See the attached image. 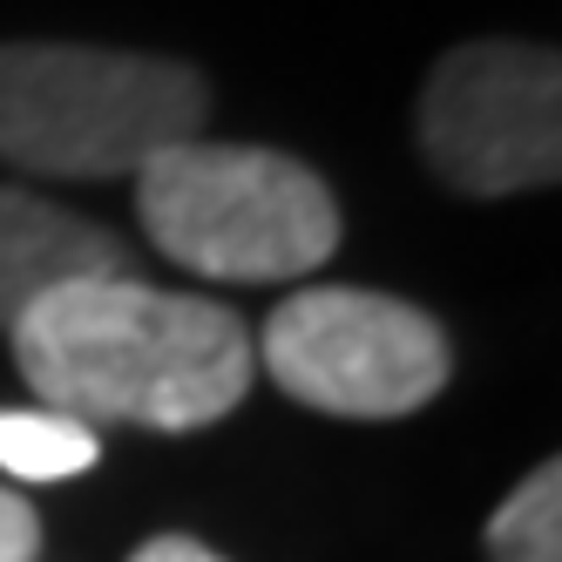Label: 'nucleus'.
I'll return each instance as SVG.
<instances>
[{"mask_svg":"<svg viewBox=\"0 0 562 562\" xmlns=\"http://www.w3.org/2000/svg\"><path fill=\"white\" fill-rule=\"evenodd\" d=\"M130 562H224V555L204 549V542H190V536H156V542H143Z\"/></svg>","mask_w":562,"mask_h":562,"instance_id":"obj_10","label":"nucleus"},{"mask_svg":"<svg viewBox=\"0 0 562 562\" xmlns=\"http://www.w3.org/2000/svg\"><path fill=\"white\" fill-rule=\"evenodd\" d=\"M427 164L468 196L555 183L562 170V68L549 48L474 42L427 75L420 95Z\"/></svg>","mask_w":562,"mask_h":562,"instance_id":"obj_5","label":"nucleus"},{"mask_svg":"<svg viewBox=\"0 0 562 562\" xmlns=\"http://www.w3.org/2000/svg\"><path fill=\"white\" fill-rule=\"evenodd\" d=\"M488 562H562V468L542 461L488 521Z\"/></svg>","mask_w":562,"mask_h":562,"instance_id":"obj_8","label":"nucleus"},{"mask_svg":"<svg viewBox=\"0 0 562 562\" xmlns=\"http://www.w3.org/2000/svg\"><path fill=\"white\" fill-rule=\"evenodd\" d=\"M102 440L95 427L68 420V414H0V468H8L14 481H68L95 468Z\"/></svg>","mask_w":562,"mask_h":562,"instance_id":"obj_7","label":"nucleus"},{"mask_svg":"<svg viewBox=\"0 0 562 562\" xmlns=\"http://www.w3.org/2000/svg\"><path fill=\"white\" fill-rule=\"evenodd\" d=\"M149 245L217 285H285L339 251V211L299 156L190 136L136 170Z\"/></svg>","mask_w":562,"mask_h":562,"instance_id":"obj_2","label":"nucleus"},{"mask_svg":"<svg viewBox=\"0 0 562 562\" xmlns=\"http://www.w3.org/2000/svg\"><path fill=\"white\" fill-rule=\"evenodd\" d=\"M34 555H42V521L14 488H0V562H34Z\"/></svg>","mask_w":562,"mask_h":562,"instance_id":"obj_9","label":"nucleus"},{"mask_svg":"<svg viewBox=\"0 0 562 562\" xmlns=\"http://www.w3.org/2000/svg\"><path fill=\"white\" fill-rule=\"evenodd\" d=\"M130 251L89 217H75L34 190H0V333L82 278H123Z\"/></svg>","mask_w":562,"mask_h":562,"instance_id":"obj_6","label":"nucleus"},{"mask_svg":"<svg viewBox=\"0 0 562 562\" xmlns=\"http://www.w3.org/2000/svg\"><path fill=\"white\" fill-rule=\"evenodd\" d=\"M204 75L156 55L0 48V156L34 177H136L204 130Z\"/></svg>","mask_w":562,"mask_h":562,"instance_id":"obj_3","label":"nucleus"},{"mask_svg":"<svg viewBox=\"0 0 562 562\" xmlns=\"http://www.w3.org/2000/svg\"><path fill=\"white\" fill-rule=\"evenodd\" d=\"M265 373L299 407L339 420H400L448 386V339L407 299L305 285L265 318Z\"/></svg>","mask_w":562,"mask_h":562,"instance_id":"obj_4","label":"nucleus"},{"mask_svg":"<svg viewBox=\"0 0 562 562\" xmlns=\"http://www.w3.org/2000/svg\"><path fill=\"white\" fill-rule=\"evenodd\" d=\"M14 367L48 414L82 427L130 420L190 434L251 393L258 346L231 305L164 292L143 278H82L14 326Z\"/></svg>","mask_w":562,"mask_h":562,"instance_id":"obj_1","label":"nucleus"}]
</instances>
